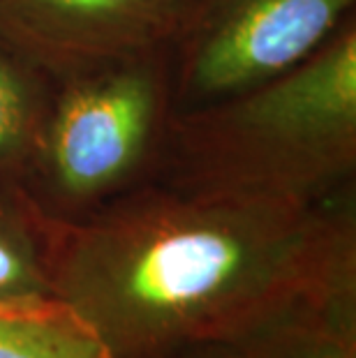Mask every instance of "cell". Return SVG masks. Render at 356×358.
<instances>
[{
    "label": "cell",
    "instance_id": "6da1fadb",
    "mask_svg": "<svg viewBox=\"0 0 356 358\" xmlns=\"http://www.w3.org/2000/svg\"><path fill=\"white\" fill-rule=\"evenodd\" d=\"M51 287L109 358L234 347L290 312L356 299L354 189L299 206L148 182L54 224Z\"/></svg>",
    "mask_w": 356,
    "mask_h": 358
},
{
    "label": "cell",
    "instance_id": "7a4b0ae2",
    "mask_svg": "<svg viewBox=\"0 0 356 358\" xmlns=\"http://www.w3.org/2000/svg\"><path fill=\"white\" fill-rule=\"evenodd\" d=\"M356 19L313 58L225 100L173 111L155 185L313 206L354 189Z\"/></svg>",
    "mask_w": 356,
    "mask_h": 358
},
{
    "label": "cell",
    "instance_id": "3957f363",
    "mask_svg": "<svg viewBox=\"0 0 356 358\" xmlns=\"http://www.w3.org/2000/svg\"><path fill=\"white\" fill-rule=\"evenodd\" d=\"M173 106L171 44L54 81L19 187L51 224H77L153 182Z\"/></svg>",
    "mask_w": 356,
    "mask_h": 358
},
{
    "label": "cell",
    "instance_id": "277c9868",
    "mask_svg": "<svg viewBox=\"0 0 356 358\" xmlns=\"http://www.w3.org/2000/svg\"><path fill=\"white\" fill-rule=\"evenodd\" d=\"M356 19V0H187L171 40L176 111L294 70Z\"/></svg>",
    "mask_w": 356,
    "mask_h": 358
},
{
    "label": "cell",
    "instance_id": "5b68a950",
    "mask_svg": "<svg viewBox=\"0 0 356 358\" xmlns=\"http://www.w3.org/2000/svg\"><path fill=\"white\" fill-rule=\"evenodd\" d=\"M187 0H0V40L51 81L169 47Z\"/></svg>",
    "mask_w": 356,
    "mask_h": 358
},
{
    "label": "cell",
    "instance_id": "8992f818",
    "mask_svg": "<svg viewBox=\"0 0 356 358\" xmlns=\"http://www.w3.org/2000/svg\"><path fill=\"white\" fill-rule=\"evenodd\" d=\"M51 241L47 222L17 182L0 180V306L54 301Z\"/></svg>",
    "mask_w": 356,
    "mask_h": 358
},
{
    "label": "cell",
    "instance_id": "52a82bcc",
    "mask_svg": "<svg viewBox=\"0 0 356 358\" xmlns=\"http://www.w3.org/2000/svg\"><path fill=\"white\" fill-rule=\"evenodd\" d=\"M236 358H356V299L301 308L234 345Z\"/></svg>",
    "mask_w": 356,
    "mask_h": 358
},
{
    "label": "cell",
    "instance_id": "ba28073f",
    "mask_svg": "<svg viewBox=\"0 0 356 358\" xmlns=\"http://www.w3.org/2000/svg\"><path fill=\"white\" fill-rule=\"evenodd\" d=\"M51 93L54 81L0 40V180L24 178Z\"/></svg>",
    "mask_w": 356,
    "mask_h": 358
},
{
    "label": "cell",
    "instance_id": "9c48e42d",
    "mask_svg": "<svg viewBox=\"0 0 356 358\" xmlns=\"http://www.w3.org/2000/svg\"><path fill=\"white\" fill-rule=\"evenodd\" d=\"M0 358H109L60 303L0 306Z\"/></svg>",
    "mask_w": 356,
    "mask_h": 358
},
{
    "label": "cell",
    "instance_id": "30bf717a",
    "mask_svg": "<svg viewBox=\"0 0 356 358\" xmlns=\"http://www.w3.org/2000/svg\"><path fill=\"white\" fill-rule=\"evenodd\" d=\"M176 358H236V356H234V347H204V349H194V352L180 354Z\"/></svg>",
    "mask_w": 356,
    "mask_h": 358
}]
</instances>
